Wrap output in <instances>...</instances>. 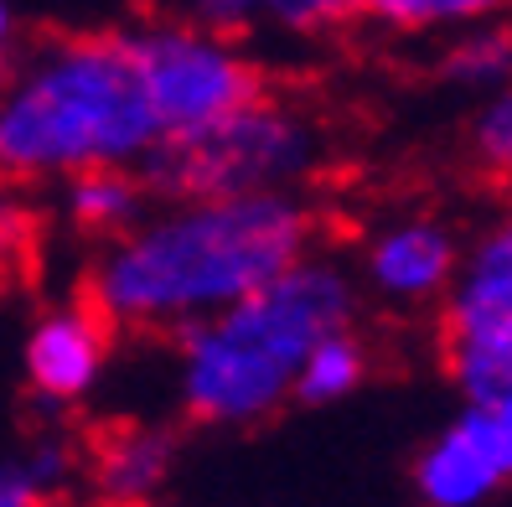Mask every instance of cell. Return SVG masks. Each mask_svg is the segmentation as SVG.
Segmentation results:
<instances>
[{"label": "cell", "instance_id": "8fae6325", "mask_svg": "<svg viewBox=\"0 0 512 507\" xmlns=\"http://www.w3.org/2000/svg\"><path fill=\"white\" fill-rule=\"evenodd\" d=\"M368 0H187V16L228 37L249 32H285V37H321L363 16Z\"/></svg>", "mask_w": 512, "mask_h": 507}, {"label": "cell", "instance_id": "4fadbf2b", "mask_svg": "<svg viewBox=\"0 0 512 507\" xmlns=\"http://www.w3.org/2000/svg\"><path fill=\"white\" fill-rule=\"evenodd\" d=\"M435 73L456 94H476V99L497 94L502 83H512V26L481 21V26H466V32H450L435 57Z\"/></svg>", "mask_w": 512, "mask_h": 507}, {"label": "cell", "instance_id": "ac0fdd59", "mask_svg": "<svg viewBox=\"0 0 512 507\" xmlns=\"http://www.w3.org/2000/svg\"><path fill=\"white\" fill-rule=\"evenodd\" d=\"M466 404H476L481 425H487L497 456H502V466H507V476H512V389H507V394H492V399H466Z\"/></svg>", "mask_w": 512, "mask_h": 507}, {"label": "cell", "instance_id": "7a4b0ae2", "mask_svg": "<svg viewBox=\"0 0 512 507\" xmlns=\"http://www.w3.org/2000/svg\"><path fill=\"white\" fill-rule=\"evenodd\" d=\"M166 145L125 32H68L0 68V182L63 187L83 171H145Z\"/></svg>", "mask_w": 512, "mask_h": 507}, {"label": "cell", "instance_id": "2e32d148", "mask_svg": "<svg viewBox=\"0 0 512 507\" xmlns=\"http://www.w3.org/2000/svg\"><path fill=\"white\" fill-rule=\"evenodd\" d=\"M512 0H368L363 16L394 37H450L481 21H502Z\"/></svg>", "mask_w": 512, "mask_h": 507}, {"label": "cell", "instance_id": "5bb4252c", "mask_svg": "<svg viewBox=\"0 0 512 507\" xmlns=\"http://www.w3.org/2000/svg\"><path fill=\"white\" fill-rule=\"evenodd\" d=\"M73 471V445L42 435L26 451L0 456V507H63V487L73 482Z\"/></svg>", "mask_w": 512, "mask_h": 507}, {"label": "cell", "instance_id": "52a82bcc", "mask_svg": "<svg viewBox=\"0 0 512 507\" xmlns=\"http://www.w3.org/2000/svg\"><path fill=\"white\" fill-rule=\"evenodd\" d=\"M466 238L440 213L383 218L357 254V290L378 295L394 311H440L450 280L461 270Z\"/></svg>", "mask_w": 512, "mask_h": 507}, {"label": "cell", "instance_id": "9a60e30c", "mask_svg": "<svg viewBox=\"0 0 512 507\" xmlns=\"http://www.w3.org/2000/svg\"><path fill=\"white\" fill-rule=\"evenodd\" d=\"M363 383H368V342L357 337V326H347V332H331L306 352V363L295 373V404L326 409L352 399Z\"/></svg>", "mask_w": 512, "mask_h": 507}, {"label": "cell", "instance_id": "ba28073f", "mask_svg": "<svg viewBox=\"0 0 512 507\" xmlns=\"http://www.w3.org/2000/svg\"><path fill=\"white\" fill-rule=\"evenodd\" d=\"M114 352V326L88 306H47L21 342V378L47 409H78L99 394Z\"/></svg>", "mask_w": 512, "mask_h": 507}, {"label": "cell", "instance_id": "30bf717a", "mask_svg": "<svg viewBox=\"0 0 512 507\" xmlns=\"http://www.w3.org/2000/svg\"><path fill=\"white\" fill-rule=\"evenodd\" d=\"M176 471V435L166 425H119L88 456V487L104 507H150Z\"/></svg>", "mask_w": 512, "mask_h": 507}, {"label": "cell", "instance_id": "3957f363", "mask_svg": "<svg viewBox=\"0 0 512 507\" xmlns=\"http://www.w3.org/2000/svg\"><path fill=\"white\" fill-rule=\"evenodd\" d=\"M363 290L347 264L306 254L275 280L176 332V404L192 425L249 430L295 399L306 352L357 326Z\"/></svg>", "mask_w": 512, "mask_h": 507}, {"label": "cell", "instance_id": "e0dca14e", "mask_svg": "<svg viewBox=\"0 0 512 507\" xmlns=\"http://www.w3.org/2000/svg\"><path fill=\"white\" fill-rule=\"evenodd\" d=\"M466 151H471L481 176L512 187V83H502L497 94H487L476 104L471 130H466Z\"/></svg>", "mask_w": 512, "mask_h": 507}, {"label": "cell", "instance_id": "5b68a950", "mask_svg": "<svg viewBox=\"0 0 512 507\" xmlns=\"http://www.w3.org/2000/svg\"><path fill=\"white\" fill-rule=\"evenodd\" d=\"M119 32L166 140H187L264 94L259 63L238 47V37L192 16H150Z\"/></svg>", "mask_w": 512, "mask_h": 507}, {"label": "cell", "instance_id": "ffe728a7", "mask_svg": "<svg viewBox=\"0 0 512 507\" xmlns=\"http://www.w3.org/2000/svg\"><path fill=\"white\" fill-rule=\"evenodd\" d=\"M21 52V11L16 0H0V68Z\"/></svg>", "mask_w": 512, "mask_h": 507}, {"label": "cell", "instance_id": "9c48e42d", "mask_svg": "<svg viewBox=\"0 0 512 507\" xmlns=\"http://www.w3.org/2000/svg\"><path fill=\"white\" fill-rule=\"evenodd\" d=\"M512 482L497 445L481 425L476 404H466L450 425H440L425 451L414 456V492L425 507H481Z\"/></svg>", "mask_w": 512, "mask_h": 507}, {"label": "cell", "instance_id": "277c9868", "mask_svg": "<svg viewBox=\"0 0 512 507\" xmlns=\"http://www.w3.org/2000/svg\"><path fill=\"white\" fill-rule=\"evenodd\" d=\"M326 161V130L311 109L259 94L187 140H166L145 161L156 197H259L300 192Z\"/></svg>", "mask_w": 512, "mask_h": 507}, {"label": "cell", "instance_id": "d6986e66", "mask_svg": "<svg viewBox=\"0 0 512 507\" xmlns=\"http://www.w3.org/2000/svg\"><path fill=\"white\" fill-rule=\"evenodd\" d=\"M21 233H26V213H21L16 192L0 182V264H6V259L21 249Z\"/></svg>", "mask_w": 512, "mask_h": 507}, {"label": "cell", "instance_id": "8992f818", "mask_svg": "<svg viewBox=\"0 0 512 507\" xmlns=\"http://www.w3.org/2000/svg\"><path fill=\"white\" fill-rule=\"evenodd\" d=\"M440 357L466 399L512 389V207L466 238L440 301Z\"/></svg>", "mask_w": 512, "mask_h": 507}, {"label": "cell", "instance_id": "6da1fadb", "mask_svg": "<svg viewBox=\"0 0 512 507\" xmlns=\"http://www.w3.org/2000/svg\"><path fill=\"white\" fill-rule=\"evenodd\" d=\"M316 249V213L300 192L156 197L99 244L83 301L114 332L176 337Z\"/></svg>", "mask_w": 512, "mask_h": 507}, {"label": "cell", "instance_id": "7c38bea8", "mask_svg": "<svg viewBox=\"0 0 512 507\" xmlns=\"http://www.w3.org/2000/svg\"><path fill=\"white\" fill-rule=\"evenodd\" d=\"M57 202H63V218L99 238V244H109V238L125 233L150 202H156V192H150L145 171H83V176H68L63 187H57Z\"/></svg>", "mask_w": 512, "mask_h": 507}]
</instances>
